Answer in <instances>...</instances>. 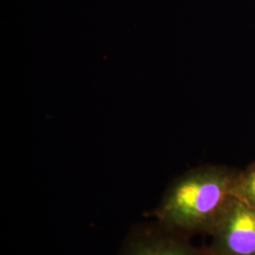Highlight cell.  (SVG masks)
<instances>
[{
    "instance_id": "obj_1",
    "label": "cell",
    "mask_w": 255,
    "mask_h": 255,
    "mask_svg": "<svg viewBox=\"0 0 255 255\" xmlns=\"http://www.w3.org/2000/svg\"><path fill=\"white\" fill-rule=\"evenodd\" d=\"M238 171L225 165H201L175 178L153 210L154 220L187 237L209 235L236 199Z\"/></svg>"
},
{
    "instance_id": "obj_2",
    "label": "cell",
    "mask_w": 255,
    "mask_h": 255,
    "mask_svg": "<svg viewBox=\"0 0 255 255\" xmlns=\"http://www.w3.org/2000/svg\"><path fill=\"white\" fill-rule=\"evenodd\" d=\"M118 255H211L207 248L193 245L189 237L156 220L140 222L129 230Z\"/></svg>"
},
{
    "instance_id": "obj_3",
    "label": "cell",
    "mask_w": 255,
    "mask_h": 255,
    "mask_svg": "<svg viewBox=\"0 0 255 255\" xmlns=\"http://www.w3.org/2000/svg\"><path fill=\"white\" fill-rule=\"evenodd\" d=\"M211 237V255H255V208L235 199Z\"/></svg>"
},
{
    "instance_id": "obj_4",
    "label": "cell",
    "mask_w": 255,
    "mask_h": 255,
    "mask_svg": "<svg viewBox=\"0 0 255 255\" xmlns=\"http://www.w3.org/2000/svg\"><path fill=\"white\" fill-rule=\"evenodd\" d=\"M234 195L238 201L255 208V163L248 166L245 170L238 171Z\"/></svg>"
}]
</instances>
